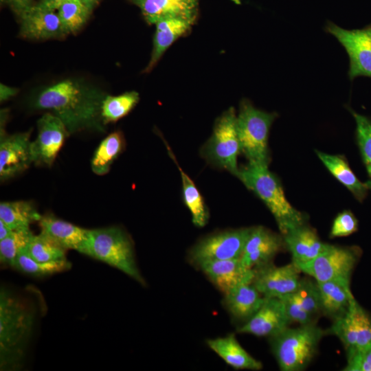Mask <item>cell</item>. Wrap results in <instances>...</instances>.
I'll return each mask as SVG.
<instances>
[{"label": "cell", "instance_id": "6da1fadb", "mask_svg": "<svg viewBox=\"0 0 371 371\" xmlns=\"http://www.w3.org/2000/svg\"><path fill=\"white\" fill-rule=\"evenodd\" d=\"M106 95L85 80L69 78L43 87L31 103L60 118L70 135L85 130L103 133L101 107Z\"/></svg>", "mask_w": 371, "mask_h": 371}, {"label": "cell", "instance_id": "7a4b0ae2", "mask_svg": "<svg viewBox=\"0 0 371 371\" xmlns=\"http://www.w3.org/2000/svg\"><path fill=\"white\" fill-rule=\"evenodd\" d=\"M34 315L19 297L1 289L0 368L12 370L20 366L31 335Z\"/></svg>", "mask_w": 371, "mask_h": 371}, {"label": "cell", "instance_id": "3957f363", "mask_svg": "<svg viewBox=\"0 0 371 371\" xmlns=\"http://www.w3.org/2000/svg\"><path fill=\"white\" fill-rule=\"evenodd\" d=\"M236 177L265 203L282 235L305 224L304 214L290 204L280 181L268 165L248 162L239 168Z\"/></svg>", "mask_w": 371, "mask_h": 371}, {"label": "cell", "instance_id": "277c9868", "mask_svg": "<svg viewBox=\"0 0 371 371\" xmlns=\"http://www.w3.org/2000/svg\"><path fill=\"white\" fill-rule=\"evenodd\" d=\"M78 252L113 267L140 284L146 285L137 265L133 241L117 226L87 229Z\"/></svg>", "mask_w": 371, "mask_h": 371}, {"label": "cell", "instance_id": "5b68a950", "mask_svg": "<svg viewBox=\"0 0 371 371\" xmlns=\"http://www.w3.org/2000/svg\"><path fill=\"white\" fill-rule=\"evenodd\" d=\"M326 332L315 323L287 328L270 337L273 353L282 371H301L311 362Z\"/></svg>", "mask_w": 371, "mask_h": 371}, {"label": "cell", "instance_id": "8992f818", "mask_svg": "<svg viewBox=\"0 0 371 371\" xmlns=\"http://www.w3.org/2000/svg\"><path fill=\"white\" fill-rule=\"evenodd\" d=\"M277 117V113L258 109L247 99L240 102L236 128L241 153L249 162L269 164V133Z\"/></svg>", "mask_w": 371, "mask_h": 371}, {"label": "cell", "instance_id": "52a82bcc", "mask_svg": "<svg viewBox=\"0 0 371 371\" xmlns=\"http://www.w3.org/2000/svg\"><path fill=\"white\" fill-rule=\"evenodd\" d=\"M236 115L233 107L224 111L216 119L212 134L202 149L207 161L236 177L239 170L237 158L241 153Z\"/></svg>", "mask_w": 371, "mask_h": 371}, {"label": "cell", "instance_id": "ba28073f", "mask_svg": "<svg viewBox=\"0 0 371 371\" xmlns=\"http://www.w3.org/2000/svg\"><path fill=\"white\" fill-rule=\"evenodd\" d=\"M252 227L217 232L198 241L190 250V263L199 267L205 262L240 258Z\"/></svg>", "mask_w": 371, "mask_h": 371}, {"label": "cell", "instance_id": "9c48e42d", "mask_svg": "<svg viewBox=\"0 0 371 371\" xmlns=\"http://www.w3.org/2000/svg\"><path fill=\"white\" fill-rule=\"evenodd\" d=\"M359 256V251L356 247H344L328 244L313 260L295 265L300 271L313 277L317 282L333 280L350 282Z\"/></svg>", "mask_w": 371, "mask_h": 371}, {"label": "cell", "instance_id": "30bf717a", "mask_svg": "<svg viewBox=\"0 0 371 371\" xmlns=\"http://www.w3.org/2000/svg\"><path fill=\"white\" fill-rule=\"evenodd\" d=\"M325 31L334 36L346 51L350 80L359 76L371 78V24L362 29L346 30L328 21Z\"/></svg>", "mask_w": 371, "mask_h": 371}, {"label": "cell", "instance_id": "8fae6325", "mask_svg": "<svg viewBox=\"0 0 371 371\" xmlns=\"http://www.w3.org/2000/svg\"><path fill=\"white\" fill-rule=\"evenodd\" d=\"M37 130L36 138L31 146L33 164L50 167L70 134L61 120L50 112L38 120Z\"/></svg>", "mask_w": 371, "mask_h": 371}, {"label": "cell", "instance_id": "7c38bea8", "mask_svg": "<svg viewBox=\"0 0 371 371\" xmlns=\"http://www.w3.org/2000/svg\"><path fill=\"white\" fill-rule=\"evenodd\" d=\"M300 269L292 262L276 267L271 262L255 269L252 284L267 298H281L297 291L300 282Z\"/></svg>", "mask_w": 371, "mask_h": 371}, {"label": "cell", "instance_id": "4fadbf2b", "mask_svg": "<svg viewBox=\"0 0 371 371\" xmlns=\"http://www.w3.org/2000/svg\"><path fill=\"white\" fill-rule=\"evenodd\" d=\"M31 131L5 135L1 133L0 179L8 180L24 172L33 163Z\"/></svg>", "mask_w": 371, "mask_h": 371}, {"label": "cell", "instance_id": "5bb4252c", "mask_svg": "<svg viewBox=\"0 0 371 371\" xmlns=\"http://www.w3.org/2000/svg\"><path fill=\"white\" fill-rule=\"evenodd\" d=\"M19 35L26 39L43 41L67 36L57 12L32 4L19 15Z\"/></svg>", "mask_w": 371, "mask_h": 371}, {"label": "cell", "instance_id": "9a60e30c", "mask_svg": "<svg viewBox=\"0 0 371 371\" xmlns=\"http://www.w3.org/2000/svg\"><path fill=\"white\" fill-rule=\"evenodd\" d=\"M291 322L280 298L265 297L258 311L237 331L257 337H274L289 328Z\"/></svg>", "mask_w": 371, "mask_h": 371}, {"label": "cell", "instance_id": "2e32d148", "mask_svg": "<svg viewBox=\"0 0 371 371\" xmlns=\"http://www.w3.org/2000/svg\"><path fill=\"white\" fill-rule=\"evenodd\" d=\"M284 245L283 236L262 226L254 227L240 258V262L247 269H257L270 263Z\"/></svg>", "mask_w": 371, "mask_h": 371}, {"label": "cell", "instance_id": "e0dca14e", "mask_svg": "<svg viewBox=\"0 0 371 371\" xmlns=\"http://www.w3.org/2000/svg\"><path fill=\"white\" fill-rule=\"evenodd\" d=\"M198 268L223 295L236 286L252 283L255 276V269L245 267L240 258L210 261Z\"/></svg>", "mask_w": 371, "mask_h": 371}, {"label": "cell", "instance_id": "ac0fdd59", "mask_svg": "<svg viewBox=\"0 0 371 371\" xmlns=\"http://www.w3.org/2000/svg\"><path fill=\"white\" fill-rule=\"evenodd\" d=\"M137 5L145 21L155 25L167 18H180L195 23L200 0H131Z\"/></svg>", "mask_w": 371, "mask_h": 371}, {"label": "cell", "instance_id": "d6986e66", "mask_svg": "<svg viewBox=\"0 0 371 371\" xmlns=\"http://www.w3.org/2000/svg\"><path fill=\"white\" fill-rule=\"evenodd\" d=\"M194 24L180 18H167L157 22L150 60L144 71L153 70L166 50L178 38L188 34Z\"/></svg>", "mask_w": 371, "mask_h": 371}, {"label": "cell", "instance_id": "ffe728a7", "mask_svg": "<svg viewBox=\"0 0 371 371\" xmlns=\"http://www.w3.org/2000/svg\"><path fill=\"white\" fill-rule=\"evenodd\" d=\"M282 236L284 245L289 250L295 265L313 260L328 245L321 241L314 229L305 224L294 228Z\"/></svg>", "mask_w": 371, "mask_h": 371}, {"label": "cell", "instance_id": "44dd1931", "mask_svg": "<svg viewBox=\"0 0 371 371\" xmlns=\"http://www.w3.org/2000/svg\"><path fill=\"white\" fill-rule=\"evenodd\" d=\"M265 297L252 283L234 287L224 294L223 304L230 315L246 322L260 308Z\"/></svg>", "mask_w": 371, "mask_h": 371}, {"label": "cell", "instance_id": "7402d4cb", "mask_svg": "<svg viewBox=\"0 0 371 371\" xmlns=\"http://www.w3.org/2000/svg\"><path fill=\"white\" fill-rule=\"evenodd\" d=\"M38 222L41 233L66 250L78 251L87 238V229L60 219L52 214L42 216Z\"/></svg>", "mask_w": 371, "mask_h": 371}, {"label": "cell", "instance_id": "603a6c76", "mask_svg": "<svg viewBox=\"0 0 371 371\" xmlns=\"http://www.w3.org/2000/svg\"><path fill=\"white\" fill-rule=\"evenodd\" d=\"M206 344L227 364L235 369L259 370L262 368V362L249 355L234 334L207 339Z\"/></svg>", "mask_w": 371, "mask_h": 371}, {"label": "cell", "instance_id": "cb8c5ba5", "mask_svg": "<svg viewBox=\"0 0 371 371\" xmlns=\"http://www.w3.org/2000/svg\"><path fill=\"white\" fill-rule=\"evenodd\" d=\"M319 290L322 313L335 319L344 315L355 299L350 282L333 280L317 282Z\"/></svg>", "mask_w": 371, "mask_h": 371}, {"label": "cell", "instance_id": "d4e9b609", "mask_svg": "<svg viewBox=\"0 0 371 371\" xmlns=\"http://www.w3.org/2000/svg\"><path fill=\"white\" fill-rule=\"evenodd\" d=\"M316 154L328 171L359 201H362L369 190L366 183L361 182L341 155H330L320 151Z\"/></svg>", "mask_w": 371, "mask_h": 371}, {"label": "cell", "instance_id": "484cf974", "mask_svg": "<svg viewBox=\"0 0 371 371\" xmlns=\"http://www.w3.org/2000/svg\"><path fill=\"white\" fill-rule=\"evenodd\" d=\"M41 216L30 201H16L0 203V220L12 230L28 229L32 223L38 221Z\"/></svg>", "mask_w": 371, "mask_h": 371}, {"label": "cell", "instance_id": "4316f807", "mask_svg": "<svg viewBox=\"0 0 371 371\" xmlns=\"http://www.w3.org/2000/svg\"><path fill=\"white\" fill-rule=\"evenodd\" d=\"M168 154L177 166L181 177L183 201L191 213L192 221L194 225L201 227L205 226L209 218L207 208L202 195L190 177L178 164L175 155L167 145Z\"/></svg>", "mask_w": 371, "mask_h": 371}, {"label": "cell", "instance_id": "83f0119b", "mask_svg": "<svg viewBox=\"0 0 371 371\" xmlns=\"http://www.w3.org/2000/svg\"><path fill=\"white\" fill-rule=\"evenodd\" d=\"M125 146L123 134L115 131L106 136L99 144L91 161L92 171L98 175L106 174Z\"/></svg>", "mask_w": 371, "mask_h": 371}, {"label": "cell", "instance_id": "f1b7e54d", "mask_svg": "<svg viewBox=\"0 0 371 371\" xmlns=\"http://www.w3.org/2000/svg\"><path fill=\"white\" fill-rule=\"evenodd\" d=\"M139 95L135 91L118 95H106L101 107V115L105 124L115 122L126 116L136 106Z\"/></svg>", "mask_w": 371, "mask_h": 371}, {"label": "cell", "instance_id": "f546056e", "mask_svg": "<svg viewBox=\"0 0 371 371\" xmlns=\"http://www.w3.org/2000/svg\"><path fill=\"white\" fill-rule=\"evenodd\" d=\"M71 267V263L67 258L49 262L36 261L23 248L19 252L12 267L27 274L43 276L69 270Z\"/></svg>", "mask_w": 371, "mask_h": 371}, {"label": "cell", "instance_id": "4dcf8cb0", "mask_svg": "<svg viewBox=\"0 0 371 371\" xmlns=\"http://www.w3.org/2000/svg\"><path fill=\"white\" fill-rule=\"evenodd\" d=\"M91 11L82 0H67L57 10L67 35L78 32L87 23Z\"/></svg>", "mask_w": 371, "mask_h": 371}, {"label": "cell", "instance_id": "1f68e13d", "mask_svg": "<svg viewBox=\"0 0 371 371\" xmlns=\"http://www.w3.org/2000/svg\"><path fill=\"white\" fill-rule=\"evenodd\" d=\"M26 253L38 262L66 259V249L40 232L32 235L26 247Z\"/></svg>", "mask_w": 371, "mask_h": 371}, {"label": "cell", "instance_id": "d6a6232c", "mask_svg": "<svg viewBox=\"0 0 371 371\" xmlns=\"http://www.w3.org/2000/svg\"><path fill=\"white\" fill-rule=\"evenodd\" d=\"M356 122V136L369 180L366 183L371 189V120L348 108Z\"/></svg>", "mask_w": 371, "mask_h": 371}, {"label": "cell", "instance_id": "836d02e7", "mask_svg": "<svg viewBox=\"0 0 371 371\" xmlns=\"http://www.w3.org/2000/svg\"><path fill=\"white\" fill-rule=\"evenodd\" d=\"M33 235L30 229L13 230L7 237L0 240L1 263L13 267L19 252L25 248Z\"/></svg>", "mask_w": 371, "mask_h": 371}, {"label": "cell", "instance_id": "e575fe53", "mask_svg": "<svg viewBox=\"0 0 371 371\" xmlns=\"http://www.w3.org/2000/svg\"><path fill=\"white\" fill-rule=\"evenodd\" d=\"M350 308L356 334L355 352L364 351L371 348V318L355 299L352 300Z\"/></svg>", "mask_w": 371, "mask_h": 371}, {"label": "cell", "instance_id": "d590c367", "mask_svg": "<svg viewBox=\"0 0 371 371\" xmlns=\"http://www.w3.org/2000/svg\"><path fill=\"white\" fill-rule=\"evenodd\" d=\"M302 306L313 317L322 312L319 290L317 282L309 279H302L300 284L294 292Z\"/></svg>", "mask_w": 371, "mask_h": 371}, {"label": "cell", "instance_id": "8d00e7d4", "mask_svg": "<svg viewBox=\"0 0 371 371\" xmlns=\"http://www.w3.org/2000/svg\"><path fill=\"white\" fill-rule=\"evenodd\" d=\"M280 299L284 303L286 313L291 323L296 322L300 325L314 323V317L304 310L294 293L286 295Z\"/></svg>", "mask_w": 371, "mask_h": 371}, {"label": "cell", "instance_id": "74e56055", "mask_svg": "<svg viewBox=\"0 0 371 371\" xmlns=\"http://www.w3.org/2000/svg\"><path fill=\"white\" fill-rule=\"evenodd\" d=\"M358 222L354 214L348 210L339 213L334 219L330 236L343 237L349 236L357 230Z\"/></svg>", "mask_w": 371, "mask_h": 371}, {"label": "cell", "instance_id": "f35d334b", "mask_svg": "<svg viewBox=\"0 0 371 371\" xmlns=\"http://www.w3.org/2000/svg\"><path fill=\"white\" fill-rule=\"evenodd\" d=\"M345 371H371V348L347 356Z\"/></svg>", "mask_w": 371, "mask_h": 371}, {"label": "cell", "instance_id": "ab89813d", "mask_svg": "<svg viewBox=\"0 0 371 371\" xmlns=\"http://www.w3.org/2000/svg\"><path fill=\"white\" fill-rule=\"evenodd\" d=\"M1 1L10 6L18 15L33 4V0H1Z\"/></svg>", "mask_w": 371, "mask_h": 371}, {"label": "cell", "instance_id": "60d3db41", "mask_svg": "<svg viewBox=\"0 0 371 371\" xmlns=\"http://www.w3.org/2000/svg\"><path fill=\"white\" fill-rule=\"evenodd\" d=\"M19 89L15 87L8 86L5 84L0 85V101L4 102L15 96Z\"/></svg>", "mask_w": 371, "mask_h": 371}, {"label": "cell", "instance_id": "b9f144b4", "mask_svg": "<svg viewBox=\"0 0 371 371\" xmlns=\"http://www.w3.org/2000/svg\"><path fill=\"white\" fill-rule=\"evenodd\" d=\"M66 1L67 0H40L37 3L45 8L57 10L60 5Z\"/></svg>", "mask_w": 371, "mask_h": 371}, {"label": "cell", "instance_id": "7bdbcfd3", "mask_svg": "<svg viewBox=\"0 0 371 371\" xmlns=\"http://www.w3.org/2000/svg\"><path fill=\"white\" fill-rule=\"evenodd\" d=\"M12 231L3 221L0 220V240L7 237Z\"/></svg>", "mask_w": 371, "mask_h": 371}, {"label": "cell", "instance_id": "ee69618b", "mask_svg": "<svg viewBox=\"0 0 371 371\" xmlns=\"http://www.w3.org/2000/svg\"><path fill=\"white\" fill-rule=\"evenodd\" d=\"M86 5L92 10L100 0H82Z\"/></svg>", "mask_w": 371, "mask_h": 371}]
</instances>
